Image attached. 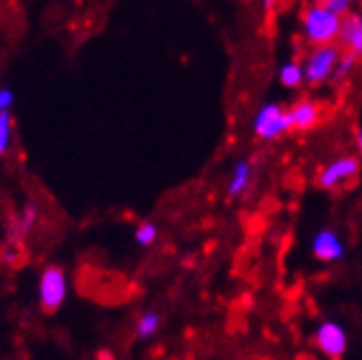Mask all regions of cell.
Instances as JSON below:
<instances>
[{"instance_id":"obj_3","label":"cell","mask_w":362,"mask_h":360,"mask_svg":"<svg viewBox=\"0 0 362 360\" xmlns=\"http://www.w3.org/2000/svg\"><path fill=\"white\" fill-rule=\"evenodd\" d=\"M291 129L293 127H291L288 110H284L281 105H277V103H267L253 118V132L264 142L277 140L284 134H288Z\"/></svg>"},{"instance_id":"obj_11","label":"cell","mask_w":362,"mask_h":360,"mask_svg":"<svg viewBox=\"0 0 362 360\" xmlns=\"http://www.w3.org/2000/svg\"><path fill=\"white\" fill-rule=\"evenodd\" d=\"M162 327V315L155 310H144L136 321V339L148 341Z\"/></svg>"},{"instance_id":"obj_9","label":"cell","mask_w":362,"mask_h":360,"mask_svg":"<svg viewBox=\"0 0 362 360\" xmlns=\"http://www.w3.org/2000/svg\"><path fill=\"white\" fill-rule=\"evenodd\" d=\"M293 132H310L321 122V105L317 100L301 98L288 110Z\"/></svg>"},{"instance_id":"obj_12","label":"cell","mask_w":362,"mask_h":360,"mask_svg":"<svg viewBox=\"0 0 362 360\" xmlns=\"http://www.w3.org/2000/svg\"><path fill=\"white\" fill-rule=\"evenodd\" d=\"M279 83L284 88H288V90H297L305 83V76H303V66L301 62H286V64H281L279 68Z\"/></svg>"},{"instance_id":"obj_13","label":"cell","mask_w":362,"mask_h":360,"mask_svg":"<svg viewBox=\"0 0 362 360\" xmlns=\"http://www.w3.org/2000/svg\"><path fill=\"white\" fill-rule=\"evenodd\" d=\"M37 216H40V208H37V203H33V201H29L27 205H24V210H22V214H20V219H18V236L20 238H24L29 234V231L33 229V225L37 223Z\"/></svg>"},{"instance_id":"obj_14","label":"cell","mask_w":362,"mask_h":360,"mask_svg":"<svg viewBox=\"0 0 362 360\" xmlns=\"http://www.w3.org/2000/svg\"><path fill=\"white\" fill-rule=\"evenodd\" d=\"M356 66H358V57L356 55H351V53H343V57L339 59V64H336V70H334V74H332V83H343L347 76L356 70Z\"/></svg>"},{"instance_id":"obj_18","label":"cell","mask_w":362,"mask_h":360,"mask_svg":"<svg viewBox=\"0 0 362 360\" xmlns=\"http://www.w3.org/2000/svg\"><path fill=\"white\" fill-rule=\"evenodd\" d=\"M13 105V92L9 88H0V112H9Z\"/></svg>"},{"instance_id":"obj_20","label":"cell","mask_w":362,"mask_h":360,"mask_svg":"<svg viewBox=\"0 0 362 360\" xmlns=\"http://www.w3.org/2000/svg\"><path fill=\"white\" fill-rule=\"evenodd\" d=\"M356 144H358V151L362 156V129H356Z\"/></svg>"},{"instance_id":"obj_4","label":"cell","mask_w":362,"mask_h":360,"mask_svg":"<svg viewBox=\"0 0 362 360\" xmlns=\"http://www.w3.org/2000/svg\"><path fill=\"white\" fill-rule=\"evenodd\" d=\"M66 273L59 267H48L44 269L40 277V301L44 313H57L64 299H66Z\"/></svg>"},{"instance_id":"obj_19","label":"cell","mask_w":362,"mask_h":360,"mask_svg":"<svg viewBox=\"0 0 362 360\" xmlns=\"http://www.w3.org/2000/svg\"><path fill=\"white\" fill-rule=\"evenodd\" d=\"M260 5H262V9H264L267 13H271V11L275 9V5H277V0H260Z\"/></svg>"},{"instance_id":"obj_17","label":"cell","mask_w":362,"mask_h":360,"mask_svg":"<svg viewBox=\"0 0 362 360\" xmlns=\"http://www.w3.org/2000/svg\"><path fill=\"white\" fill-rule=\"evenodd\" d=\"M321 3L332 11L336 13L339 18H345L351 13V5H354V0H321Z\"/></svg>"},{"instance_id":"obj_15","label":"cell","mask_w":362,"mask_h":360,"mask_svg":"<svg viewBox=\"0 0 362 360\" xmlns=\"http://www.w3.org/2000/svg\"><path fill=\"white\" fill-rule=\"evenodd\" d=\"M158 234H160L158 225L151 223V221H146V223L138 225V229H136V243H138L140 247H151L155 240H158Z\"/></svg>"},{"instance_id":"obj_6","label":"cell","mask_w":362,"mask_h":360,"mask_svg":"<svg viewBox=\"0 0 362 360\" xmlns=\"http://www.w3.org/2000/svg\"><path fill=\"white\" fill-rule=\"evenodd\" d=\"M315 343L321 354H325L332 360H339L349 345L347 330L339 321H321L315 332Z\"/></svg>"},{"instance_id":"obj_1","label":"cell","mask_w":362,"mask_h":360,"mask_svg":"<svg viewBox=\"0 0 362 360\" xmlns=\"http://www.w3.org/2000/svg\"><path fill=\"white\" fill-rule=\"evenodd\" d=\"M341 22L343 18L332 13L321 0H315L301 11V35L313 48L336 44L341 33Z\"/></svg>"},{"instance_id":"obj_5","label":"cell","mask_w":362,"mask_h":360,"mask_svg":"<svg viewBox=\"0 0 362 360\" xmlns=\"http://www.w3.org/2000/svg\"><path fill=\"white\" fill-rule=\"evenodd\" d=\"M360 175V162L354 156H343V158H336L329 164H325L317 177V184L323 190H336L341 188L343 184L351 182Z\"/></svg>"},{"instance_id":"obj_10","label":"cell","mask_w":362,"mask_h":360,"mask_svg":"<svg viewBox=\"0 0 362 360\" xmlns=\"http://www.w3.org/2000/svg\"><path fill=\"white\" fill-rule=\"evenodd\" d=\"M253 182V164L249 160H240L236 162L234 170H231L229 184H227V199H240Z\"/></svg>"},{"instance_id":"obj_7","label":"cell","mask_w":362,"mask_h":360,"mask_svg":"<svg viewBox=\"0 0 362 360\" xmlns=\"http://www.w3.org/2000/svg\"><path fill=\"white\" fill-rule=\"evenodd\" d=\"M313 253H315L317 260L327 262V265L341 262L345 258V243L341 240V236L336 234L334 229L323 227L313 238Z\"/></svg>"},{"instance_id":"obj_16","label":"cell","mask_w":362,"mask_h":360,"mask_svg":"<svg viewBox=\"0 0 362 360\" xmlns=\"http://www.w3.org/2000/svg\"><path fill=\"white\" fill-rule=\"evenodd\" d=\"M11 144V114L0 112V156H5Z\"/></svg>"},{"instance_id":"obj_8","label":"cell","mask_w":362,"mask_h":360,"mask_svg":"<svg viewBox=\"0 0 362 360\" xmlns=\"http://www.w3.org/2000/svg\"><path fill=\"white\" fill-rule=\"evenodd\" d=\"M336 44L343 48V53H351L358 59L362 57V13L351 11L349 16L343 18L339 42Z\"/></svg>"},{"instance_id":"obj_2","label":"cell","mask_w":362,"mask_h":360,"mask_svg":"<svg viewBox=\"0 0 362 360\" xmlns=\"http://www.w3.org/2000/svg\"><path fill=\"white\" fill-rule=\"evenodd\" d=\"M343 57V48L339 44L329 46H317L308 53V57L301 62L303 66V76L308 86H321L332 79L336 70V64Z\"/></svg>"}]
</instances>
